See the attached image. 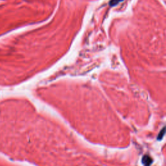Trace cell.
Here are the masks:
<instances>
[{"instance_id":"cell-1","label":"cell","mask_w":166,"mask_h":166,"mask_svg":"<svg viewBox=\"0 0 166 166\" xmlns=\"http://www.w3.org/2000/svg\"><path fill=\"white\" fill-rule=\"evenodd\" d=\"M122 1H123V0H110V5L112 6V7L116 6L117 4H119V3H120Z\"/></svg>"}]
</instances>
